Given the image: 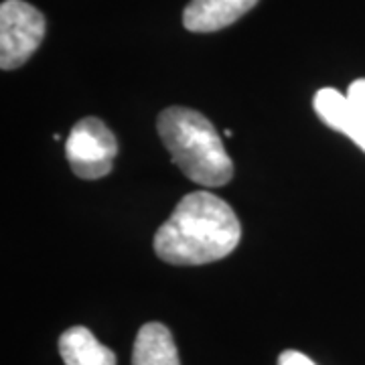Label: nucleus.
Here are the masks:
<instances>
[{"mask_svg": "<svg viewBox=\"0 0 365 365\" xmlns=\"http://www.w3.org/2000/svg\"><path fill=\"white\" fill-rule=\"evenodd\" d=\"M314 112L329 128L349 136L361 150H365V116L359 108L335 88H323L313 100Z\"/></svg>", "mask_w": 365, "mask_h": 365, "instance_id": "5", "label": "nucleus"}, {"mask_svg": "<svg viewBox=\"0 0 365 365\" xmlns=\"http://www.w3.org/2000/svg\"><path fill=\"white\" fill-rule=\"evenodd\" d=\"M132 365H181L170 331L160 323H146L138 331Z\"/></svg>", "mask_w": 365, "mask_h": 365, "instance_id": "8", "label": "nucleus"}, {"mask_svg": "<svg viewBox=\"0 0 365 365\" xmlns=\"http://www.w3.org/2000/svg\"><path fill=\"white\" fill-rule=\"evenodd\" d=\"M347 96H349V100L359 108V112L365 116V78L355 79L349 86V93Z\"/></svg>", "mask_w": 365, "mask_h": 365, "instance_id": "10", "label": "nucleus"}, {"mask_svg": "<svg viewBox=\"0 0 365 365\" xmlns=\"http://www.w3.org/2000/svg\"><path fill=\"white\" fill-rule=\"evenodd\" d=\"M59 353L66 365H116V353L93 337L86 327H71L59 337Z\"/></svg>", "mask_w": 365, "mask_h": 365, "instance_id": "7", "label": "nucleus"}, {"mask_svg": "<svg viewBox=\"0 0 365 365\" xmlns=\"http://www.w3.org/2000/svg\"><path fill=\"white\" fill-rule=\"evenodd\" d=\"M242 237L240 220L223 199L195 191L177 203L155 235V252L175 266H201L230 256Z\"/></svg>", "mask_w": 365, "mask_h": 365, "instance_id": "1", "label": "nucleus"}, {"mask_svg": "<svg viewBox=\"0 0 365 365\" xmlns=\"http://www.w3.org/2000/svg\"><path fill=\"white\" fill-rule=\"evenodd\" d=\"M160 140L181 173L201 187H222L234 177V163L220 132L201 112L170 106L158 114Z\"/></svg>", "mask_w": 365, "mask_h": 365, "instance_id": "2", "label": "nucleus"}, {"mask_svg": "<svg viewBox=\"0 0 365 365\" xmlns=\"http://www.w3.org/2000/svg\"><path fill=\"white\" fill-rule=\"evenodd\" d=\"M256 4L258 0H191L185 6L182 25L193 33H213L234 25Z\"/></svg>", "mask_w": 365, "mask_h": 365, "instance_id": "6", "label": "nucleus"}, {"mask_svg": "<svg viewBox=\"0 0 365 365\" xmlns=\"http://www.w3.org/2000/svg\"><path fill=\"white\" fill-rule=\"evenodd\" d=\"M45 37V16L25 0H4L0 6V67L19 69L33 57Z\"/></svg>", "mask_w": 365, "mask_h": 365, "instance_id": "3", "label": "nucleus"}, {"mask_svg": "<svg viewBox=\"0 0 365 365\" xmlns=\"http://www.w3.org/2000/svg\"><path fill=\"white\" fill-rule=\"evenodd\" d=\"M66 155L78 177L88 181L102 179L114 167L118 140L102 120L83 118L69 132Z\"/></svg>", "mask_w": 365, "mask_h": 365, "instance_id": "4", "label": "nucleus"}, {"mask_svg": "<svg viewBox=\"0 0 365 365\" xmlns=\"http://www.w3.org/2000/svg\"><path fill=\"white\" fill-rule=\"evenodd\" d=\"M278 365H317L311 359V357H307L304 353L294 351V349H287V351L280 353V357H278Z\"/></svg>", "mask_w": 365, "mask_h": 365, "instance_id": "9", "label": "nucleus"}]
</instances>
